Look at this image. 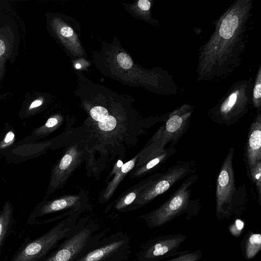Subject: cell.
<instances>
[{
  "label": "cell",
  "mask_w": 261,
  "mask_h": 261,
  "mask_svg": "<svg viewBox=\"0 0 261 261\" xmlns=\"http://www.w3.org/2000/svg\"><path fill=\"white\" fill-rule=\"evenodd\" d=\"M253 6V0H236L216 20L213 33L199 49L198 81L227 75L240 65Z\"/></svg>",
  "instance_id": "cell-1"
},
{
  "label": "cell",
  "mask_w": 261,
  "mask_h": 261,
  "mask_svg": "<svg viewBox=\"0 0 261 261\" xmlns=\"http://www.w3.org/2000/svg\"><path fill=\"white\" fill-rule=\"evenodd\" d=\"M58 138L65 148L62 157L52 168L44 200L62 188L88 157V136L83 126L66 129Z\"/></svg>",
  "instance_id": "cell-2"
},
{
  "label": "cell",
  "mask_w": 261,
  "mask_h": 261,
  "mask_svg": "<svg viewBox=\"0 0 261 261\" xmlns=\"http://www.w3.org/2000/svg\"><path fill=\"white\" fill-rule=\"evenodd\" d=\"M198 179L194 173L186 177L179 187L160 206L143 214V219L149 228L161 226L175 217L185 214H195L199 210V199H191L192 188Z\"/></svg>",
  "instance_id": "cell-3"
},
{
  "label": "cell",
  "mask_w": 261,
  "mask_h": 261,
  "mask_svg": "<svg viewBox=\"0 0 261 261\" xmlns=\"http://www.w3.org/2000/svg\"><path fill=\"white\" fill-rule=\"evenodd\" d=\"M193 110L192 105L184 104L168 113L164 124L139 153V158L135 167L139 166L151 156L161 151L168 143H170L169 147L176 145L188 129Z\"/></svg>",
  "instance_id": "cell-4"
},
{
  "label": "cell",
  "mask_w": 261,
  "mask_h": 261,
  "mask_svg": "<svg viewBox=\"0 0 261 261\" xmlns=\"http://www.w3.org/2000/svg\"><path fill=\"white\" fill-rule=\"evenodd\" d=\"M88 217L79 219L73 231L42 261H75L96 246L106 232Z\"/></svg>",
  "instance_id": "cell-5"
},
{
  "label": "cell",
  "mask_w": 261,
  "mask_h": 261,
  "mask_svg": "<svg viewBox=\"0 0 261 261\" xmlns=\"http://www.w3.org/2000/svg\"><path fill=\"white\" fill-rule=\"evenodd\" d=\"M252 88L251 79L236 82L218 103L207 111L208 117L219 125L235 124L249 111Z\"/></svg>",
  "instance_id": "cell-6"
},
{
  "label": "cell",
  "mask_w": 261,
  "mask_h": 261,
  "mask_svg": "<svg viewBox=\"0 0 261 261\" xmlns=\"http://www.w3.org/2000/svg\"><path fill=\"white\" fill-rule=\"evenodd\" d=\"M234 149L230 148L221 165L216 179V208L217 216H230L238 206L245 203L247 193L245 184L237 188L233 159Z\"/></svg>",
  "instance_id": "cell-7"
},
{
  "label": "cell",
  "mask_w": 261,
  "mask_h": 261,
  "mask_svg": "<svg viewBox=\"0 0 261 261\" xmlns=\"http://www.w3.org/2000/svg\"><path fill=\"white\" fill-rule=\"evenodd\" d=\"M81 214L75 213L63 218L46 233L25 245L11 261L44 260L73 231Z\"/></svg>",
  "instance_id": "cell-8"
},
{
  "label": "cell",
  "mask_w": 261,
  "mask_h": 261,
  "mask_svg": "<svg viewBox=\"0 0 261 261\" xmlns=\"http://www.w3.org/2000/svg\"><path fill=\"white\" fill-rule=\"evenodd\" d=\"M197 165L196 161L178 162L154 179L138 195L126 212L136 210L168 191L173 185L194 174Z\"/></svg>",
  "instance_id": "cell-9"
},
{
  "label": "cell",
  "mask_w": 261,
  "mask_h": 261,
  "mask_svg": "<svg viewBox=\"0 0 261 261\" xmlns=\"http://www.w3.org/2000/svg\"><path fill=\"white\" fill-rule=\"evenodd\" d=\"M130 248L128 235L118 231L102 238L95 246L75 261H127Z\"/></svg>",
  "instance_id": "cell-10"
},
{
  "label": "cell",
  "mask_w": 261,
  "mask_h": 261,
  "mask_svg": "<svg viewBox=\"0 0 261 261\" xmlns=\"http://www.w3.org/2000/svg\"><path fill=\"white\" fill-rule=\"evenodd\" d=\"M89 208L87 194L81 191L76 195H65L40 202L31 213L28 222L31 223L37 217L63 211L74 210L82 213Z\"/></svg>",
  "instance_id": "cell-11"
},
{
  "label": "cell",
  "mask_w": 261,
  "mask_h": 261,
  "mask_svg": "<svg viewBox=\"0 0 261 261\" xmlns=\"http://www.w3.org/2000/svg\"><path fill=\"white\" fill-rule=\"evenodd\" d=\"M186 238L176 234L153 238L141 247L136 254V261H159L174 255Z\"/></svg>",
  "instance_id": "cell-12"
},
{
  "label": "cell",
  "mask_w": 261,
  "mask_h": 261,
  "mask_svg": "<svg viewBox=\"0 0 261 261\" xmlns=\"http://www.w3.org/2000/svg\"><path fill=\"white\" fill-rule=\"evenodd\" d=\"M244 159L247 173L261 161V113L259 111L250 124L244 147Z\"/></svg>",
  "instance_id": "cell-13"
},
{
  "label": "cell",
  "mask_w": 261,
  "mask_h": 261,
  "mask_svg": "<svg viewBox=\"0 0 261 261\" xmlns=\"http://www.w3.org/2000/svg\"><path fill=\"white\" fill-rule=\"evenodd\" d=\"M160 173L150 176L126 190L118 199L108 205L105 210V213H108L112 208L115 212H125L126 210L135 201L140 193L155 179Z\"/></svg>",
  "instance_id": "cell-14"
},
{
  "label": "cell",
  "mask_w": 261,
  "mask_h": 261,
  "mask_svg": "<svg viewBox=\"0 0 261 261\" xmlns=\"http://www.w3.org/2000/svg\"><path fill=\"white\" fill-rule=\"evenodd\" d=\"M176 152V149L174 146L164 148L139 166L134 167L129 173L130 176L132 178L139 177L148 174L157 167L164 163Z\"/></svg>",
  "instance_id": "cell-15"
},
{
  "label": "cell",
  "mask_w": 261,
  "mask_h": 261,
  "mask_svg": "<svg viewBox=\"0 0 261 261\" xmlns=\"http://www.w3.org/2000/svg\"><path fill=\"white\" fill-rule=\"evenodd\" d=\"M139 155L138 153L117 170L114 177L100 192L98 200L100 203H106L110 199L121 181L136 166Z\"/></svg>",
  "instance_id": "cell-16"
},
{
  "label": "cell",
  "mask_w": 261,
  "mask_h": 261,
  "mask_svg": "<svg viewBox=\"0 0 261 261\" xmlns=\"http://www.w3.org/2000/svg\"><path fill=\"white\" fill-rule=\"evenodd\" d=\"M13 218V206L7 201L0 212V251Z\"/></svg>",
  "instance_id": "cell-17"
},
{
  "label": "cell",
  "mask_w": 261,
  "mask_h": 261,
  "mask_svg": "<svg viewBox=\"0 0 261 261\" xmlns=\"http://www.w3.org/2000/svg\"><path fill=\"white\" fill-rule=\"evenodd\" d=\"M60 122V121L58 118L50 117L44 124L33 130L31 134L32 137L37 139L47 136L59 127Z\"/></svg>",
  "instance_id": "cell-18"
},
{
  "label": "cell",
  "mask_w": 261,
  "mask_h": 261,
  "mask_svg": "<svg viewBox=\"0 0 261 261\" xmlns=\"http://www.w3.org/2000/svg\"><path fill=\"white\" fill-rule=\"evenodd\" d=\"M261 248V235L252 233L247 239L245 247V256L247 259L254 257Z\"/></svg>",
  "instance_id": "cell-19"
},
{
  "label": "cell",
  "mask_w": 261,
  "mask_h": 261,
  "mask_svg": "<svg viewBox=\"0 0 261 261\" xmlns=\"http://www.w3.org/2000/svg\"><path fill=\"white\" fill-rule=\"evenodd\" d=\"M252 184H254L258 196V201L261 204V161L258 162L247 173Z\"/></svg>",
  "instance_id": "cell-20"
},
{
  "label": "cell",
  "mask_w": 261,
  "mask_h": 261,
  "mask_svg": "<svg viewBox=\"0 0 261 261\" xmlns=\"http://www.w3.org/2000/svg\"><path fill=\"white\" fill-rule=\"evenodd\" d=\"M252 103L255 109L261 106V66L259 65L256 74L252 93Z\"/></svg>",
  "instance_id": "cell-21"
},
{
  "label": "cell",
  "mask_w": 261,
  "mask_h": 261,
  "mask_svg": "<svg viewBox=\"0 0 261 261\" xmlns=\"http://www.w3.org/2000/svg\"><path fill=\"white\" fill-rule=\"evenodd\" d=\"M201 256V252L200 250H198L194 252L182 254L167 261H198Z\"/></svg>",
  "instance_id": "cell-22"
},
{
  "label": "cell",
  "mask_w": 261,
  "mask_h": 261,
  "mask_svg": "<svg viewBox=\"0 0 261 261\" xmlns=\"http://www.w3.org/2000/svg\"><path fill=\"white\" fill-rule=\"evenodd\" d=\"M119 65L124 69H129L133 65V61L128 55L125 53H119L117 56Z\"/></svg>",
  "instance_id": "cell-23"
},
{
  "label": "cell",
  "mask_w": 261,
  "mask_h": 261,
  "mask_svg": "<svg viewBox=\"0 0 261 261\" xmlns=\"http://www.w3.org/2000/svg\"><path fill=\"white\" fill-rule=\"evenodd\" d=\"M15 138L14 134L12 131H9L5 136V138L0 144V146L2 148L8 146L9 144L12 143Z\"/></svg>",
  "instance_id": "cell-24"
},
{
  "label": "cell",
  "mask_w": 261,
  "mask_h": 261,
  "mask_svg": "<svg viewBox=\"0 0 261 261\" xmlns=\"http://www.w3.org/2000/svg\"><path fill=\"white\" fill-rule=\"evenodd\" d=\"M139 8L143 11H148L151 6L150 2L148 0H140L138 2Z\"/></svg>",
  "instance_id": "cell-25"
},
{
  "label": "cell",
  "mask_w": 261,
  "mask_h": 261,
  "mask_svg": "<svg viewBox=\"0 0 261 261\" xmlns=\"http://www.w3.org/2000/svg\"><path fill=\"white\" fill-rule=\"evenodd\" d=\"M60 33L62 36L69 37L72 35L73 30L70 27H65L61 29Z\"/></svg>",
  "instance_id": "cell-26"
},
{
  "label": "cell",
  "mask_w": 261,
  "mask_h": 261,
  "mask_svg": "<svg viewBox=\"0 0 261 261\" xmlns=\"http://www.w3.org/2000/svg\"><path fill=\"white\" fill-rule=\"evenodd\" d=\"M42 104V101L41 99L34 100L30 105L29 110L32 111L40 107Z\"/></svg>",
  "instance_id": "cell-27"
},
{
  "label": "cell",
  "mask_w": 261,
  "mask_h": 261,
  "mask_svg": "<svg viewBox=\"0 0 261 261\" xmlns=\"http://www.w3.org/2000/svg\"><path fill=\"white\" fill-rule=\"evenodd\" d=\"M81 65H80V64H76L75 65V67H76L77 69L80 68L81 67Z\"/></svg>",
  "instance_id": "cell-28"
}]
</instances>
